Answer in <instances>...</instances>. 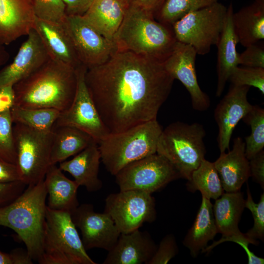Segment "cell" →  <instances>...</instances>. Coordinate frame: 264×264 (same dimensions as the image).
<instances>
[{
    "mask_svg": "<svg viewBox=\"0 0 264 264\" xmlns=\"http://www.w3.org/2000/svg\"><path fill=\"white\" fill-rule=\"evenodd\" d=\"M87 67L81 65L76 68L77 86L70 106L60 112L54 127L70 126L91 136L98 144L110 133L97 111L85 82ZM53 127V128H54Z\"/></svg>",
    "mask_w": 264,
    "mask_h": 264,
    "instance_id": "12",
    "label": "cell"
},
{
    "mask_svg": "<svg viewBox=\"0 0 264 264\" xmlns=\"http://www.w3.org/2000/svg\"><path fill=\"white\" fill-rule=\"evenodd\" d=\"M13 124L10 110L0 113V159L17 165Z\"/></svg>",
    "mask_w": 264,
    "mask_h": 264,
    "instance_id": "34",
    "label": "cell"
},
{
    "mask_svg": "<svg viewBox=\"0 0 264 264\" xmlns=\"http://www.w3.org/2000/svg\"><path fill=\"white\" fill-rule=\"evenodd\" d=\"M10 55L4 45L0 44V70L8 62Z\"/></svg>",
    "mask_w": 264,
    "mask_h": 264,
    "instance_id": "48",
    "label": "cell"
},
{
    "mask_svg": "<svg viewBox=\"0 0 264 264\" xmlns=\"http://www.w3.org/2000/svg\"><path fill=\"white\" fill-rule=\"evenodd\" d=\"M165 0H123L127 6L132 5L152 14L154 17Z\"/></svg>",
    "mask_w": 264,
    "mask_h": 264,
    "instance_id": "47",
    "label": "cell"
},
{
    "mask_svg": "<svg viewBox=\"0 0 264 264\" xmlns=\"http://www.w3.org/2000/svg\"><path fill=\"white\" fill-rule=\"evenodd\" d=\"M197 55L192 46L177 41L163 65L171 77L179 80L185 87L190 94L193 108L203 111L209 108L210 100L198 82L195 65Z\"/></svg>",
    "mask_w": 264,
    "mask_h": 264,
    "instance_id": "15",
    "label": "cell"
},
{
    "mask_svg": "<svg viewBox=\"0 0 264 264\" xmlns=\"http://www.w3.org/2000/svg\"><path fill=\"white\" fill-rule=\"evenodd\" d=\"M26 186L21 181L0 182V208L15 200L23 192Z\"/></svg>",
    "mask_w": 264,
    "mask_h": 264,
    "instance_id": "41",
    "label": "cell"
},
{
    "mask_svg": "<svg viewBox=\"0 0 264 264\" xmlns=\"http://www.w3.org/2000/svg\"><path fill=\"white\" fill-rule=\"evenodd\" d=\"M40 264H96L88 255L71 214L46 206Z\"/></svg>",
    "mask_w": 264,
    "mask_h": 264,
    "instance_id": "6",
    "label": "cell"
},
{
    "mask_svg": "<svg viewBox=\"0 0 264 264\" xmlns=\"http://www.w3.org/2000/svg\"><path fill=\"white\" fill-rule=\"evenodd\" d=\"M104 212L111 217L120 233L139 229L156 218L154 198L151 194L137 190H120L109 195Z\"/></svg>",
    "mask_w": 264,
    "mask_h": 264,
    "instance_id": "11",
    "label": "cell"
},
{
    "mask_svg": "<svg viewBox=\"0 0 264 264\" xmlns=\"http://www.w3.org/2000/svg\"><path fill=\"white\" fill-rule=\"evenodd\" d=\"M251 176L264 189V151L262 150L249 160Z\"/></svg>",
    "mask_w": 264,
    "mask_h": 264,
    "instance_id": "43",
    "label": "cell"
},
{
    "mask_svg": "<svg viewBox=\"0 0 264 264\" xmlns=\"http://www.w3.org/2000/svg\"><path fill=\"white\" fill-rule=\"evenodd\" d=\"M249 88L247 86L232 85L215 109L214 118L218 127L217 142L220 153L229 150L235 127L253 107L247 99Z\"/></svg>",
    "mask_w": 264,
    "mask_h": 264,
    "instance_id": "16",
    "label": "cell"
},
{
    "mask_svg": "<svg viewBox=\"0 0 264 264\" xmlns=\"http://www.w3.org/2000/svg\"><path fill=\"white\" fill-rule=\"evenodd\" d=\"M186 185L189 191H199L202 196L209 199L216 200L224 192L214 162L205 159L193 172Z\"/></svg>",
    "mask_w": 264,
    "mask_h": 264,
    "instance_id": "30",
    "label": "cell"
},
{
    "mask_svg": "<svg viewBox=\"0 0 264 264\" xmlns=\"http://www.w3.org/2000/svg\"><path fill=\"white\" fill-rule=\"evenodd\" d=\"M13 123H18L30 128L49 132L53 129L60 111L46 108H23L13 106L11 109Z\"/></svg>",
    "mask_w": 264,
    "mask_h": 264,
    "instance_id": "31",
    "label": "cell"
},
{
    "mask_svg": "<svg viewBox=\"0 0 264 264\" xmlns=\"http://www.w3.org/2000/svg\"><path fill=\"white\" fill-rule=\"evenodd\" d=\"M66 15L82 16L89 8L94 0H63Z\"/></svg>",
    "mask_w": 264,
    "mask_h": 264,
    "instance_id": "45",
    "label": "cell"
},
{
    "mask_svg": "<svg viewBox=\"0 0 264 264\" xmlns=\"http://www.w3.org/2000/svg\"><path fill=\"white\" fill-rule=\"evenodd\" d=\"M36 17L44 20L63 23L66 15L63 0H32Z\"/></svg>",
    "mask_w": 264,
    "mask_h": 264,
    "instance_id": "36",
    "label": "cell"
},
{
    "mask_svg": "<svg viewBox=\"0 0 264 264\" xmlns=\"http://www.w3.org/2000/svg\"><path fill=\"white\" fill-rule=\"evenodd\" d=\"M76 86V69L50 58L13 85L14 106L62 112L72 102Z\"/></svg>",
    "mask_w": 264,
    "mask_h": 264,
    "instance_id": "2",
    "label": "cell"
},
{
    "mask_svg": "<svg viewBox=\"0 0 264 264\" xmlns=\"http://www.w3.org/2000/svg\"><path fill=\"white\" fill-rule=\"evenodd\" d=\"M81 64L87 68L108 60L116 51L106 39L81 15H66L63 22Z\"/></svg>",
    "mask_w": 264,
    "mask_h": 264,
    "instance_id": "13",
    "label": "cell"
},
{
    "mask_svg": "<svg viewBox=\"0 0 264 264\" xmlns=\"http://www.w3.org/2000/svg\"><path fill=\"white\" fill-rule=\"evenodd\" d=\"M205 130L199 123H172L162 130L156 153L173 165L181 178L189 180L193 172L205 159Z\"/></svg>",
    "mask_w": 264,
    "mask_h": 264,
    "instance_id": "7",
    "label": "cell"
},
{
    "mask_svg": "<svg viewBox=\"0 0 264 264\" xmlns=\"http://www.w3.org/2000/svg\"><path fill=\"white\" fill-rule=\"evenodd\" d=\"M176 240L173 234L166 235L160 241L157 249L147 264H166L178 253Z\"/></svg>",
    "mask_w": 264,
    "mask_h": 264,
    "instance_id": "39",
    "label": "cell"
},
{
    "mask_svg": "<svg viewBox=\"0 0 264 264\" xmlns=\"http://www.w3.org/2000/svg\"><path fill=\"white\" fill-rule=\"evenodd\" d=\"M13 134L21 181L26 186L44 180L50 166L53 130H37L14 123Z\"/></svg>",
    "mask_w": 264,
    "mask_h": 264,
    "instance_id": "8",
    "label": "cell"
},
{
    "mask_svg": "<svg viewBox=\"0 0 264 264\" xmlns=\"http://www.w3.org/2000/svg\"><path fill=\"white\" fill-rule=\"evenodd\" d=\"M46 198L43 180L27 185L15 200L0 208V225L13 229L24 243L31 259L37 262L42 252Z\"/></svg>",
    "mask_w": 264,
    "mask_h": 264,
    "instance_id": "4",
    "label": "cell"
},
{
    "mask_svg": "<svg viewBox=\"0 0 264 264\" xmlns=\"http://www.w3.org/2000/svg\"><path fill=\"white\" fill-rule=\"evenodd\" d=\"M177 42L172 25L156 21L139 7L127 6L113 42L116 51H127L164 62Z\"/></svg>",
    "mask_w": 264,
    "mask_h": 264,
    "instance_id": "3",
    "label": "cell"
},
{
    "mask_svg": "<svg viewBox=\"0 0 264 264\" xmlns=\"http://www.w3.org/2000/svg\"><path fill=\"white\" fill-rule=\"evenodd\" d=\"M219 0H165L154 18L172 25L186 14L211 5Z\"/></svg>",
    "mask_w": 264,
    "mask_h": 264,
    "instance_id": "32",
    "label": "cell"
},
{
    "mask_svg": "<svg viewBox=\"0 0 264 264\" xmlns=\"http://www.w3.org/2000/svg\"><path fill=\"white\" fill-rule=\"evenodd\" d=\"M35 19L32 0H0V44L27 36Z\"/></svg>",
    "mask_w": 264,
    "mask_h": 264,
    "instance_id": "19",
    "label": "cell"
},
{
    "mask_svg": "<svg viewBox=\"0 0 264 264\" xmlns=\"http://www.w3.org/2000/svg\"><path fill=\"white\" fill-rule=\"evenodd\" d=\"M245 207L252 213L254 223L253 227L245 233L249 238L264 241V193L261 194L260 201L255 203L252 197L248 185Z\"/></svg>",
    "mask_w": 264,
    "mask_h": 264,
    "instance_id": "37",
    "label": "cell"
},
{
    "mask_svg": "<svg viewBox=\"0 0 264 264\" xmlns=\"http://www.w3.org/2000/svg\"><path fill=\"white\" fill-rule=\"evenodd\" d=\"M242 120L251 128V133L245 137L244 141L245 154L250 160L264 147V109L253 106Z\"/></svg>",
    "mask_w": 264,
    "mask_h": 264,
    "instance_id": "33",
    "label": "cell"
},
{
    "mask_svg": "<svg viewBox=\"0 0 264 264\" xmlns=\"http://www.w3.org/2000/svg\"><path fill=\"white\" fill-rule=\"evenodd\" d=\"M33 260L27 250L16 249L10 253L0 251V264H32Z\"/></svg>",
    "mask_w": 264,
    "mask_h": 264,
    "instance_id": "42",
    "label": "cell"
},
{
    "mask_svg": "<svg viewBox=\"0 0 264 264\" xmlns=\"http://www.w3.org/2000/svg\"><path fill=\"white\" fill-rule=\"evenodd\" d=\"M85 78L110 133L156 119L174 81L163 62L127 51H116L105 62L87 68Z\"/></svg>",
    "mask_w": 264,
    "mask_h": 264,
    "instance_id": "1",
    "label": "cell"
},
{
    "mask_svg": "<svg viewBox=\"0 0 264 264\" xmlns=\"http://www.w3.org/2000/svg\"><path fill=\"white\" fill-rule=\"evenodd\" d=\"M157 246L147 231L139 229L128 233H120L103 264H147Z\"/></svg>",
    "mask_w": 264,
    "mask_h": 264,
    "instance_id": "18",
    "label": "cell"
},
{
    "mask_svg": "<svg viewBox=\"0 0 264 264\" xmlns=\"http://www.w3.org/2000/svg\"><path fill=\"white\" fill-rule=\"evenodd\" d=\"M21 181L19 168L16 164L0 159V182Z\"/></svg>",
    "mask_w": 264,
    "mask_h": 264,
    "instance_id": "44",
    "label": "cell"
},
{
    "mask_svg": "<svg viewBox=\"0 0 264 264\" xmlns=\"http://www.w3.org/2000/svg\"><path fill=\"white\" fill-rule=\"evenodd\" d=\"M126 7L123 0H94L82 16L103 36L113 42Z\"/></svg>",
    "mask_w": 264,
    "mask_h": 264,
    "instance_id": "26",
    "label": "cell"
},
{
    "mask_svg": "<svg viewBox=\"0 0 264 264\" xmlns=\"http://www.w3.org/2000/svg\"><path fill=\"white\" fill-rule=\"evenodd\" d=\"M26 36L13 61L0 70V88L14 85L50 59L34 29H31Z\"/></svg>",
    "mask_w": 264,
    "mask_h": 264,
    "instance_id": "17",
    "label": "cell"
},
{
    "mask_svg": "<svg viewBox=\"0 0 264 264\" xmlns=\"http://www.w3.org/2000/svg\"><path fill=\"white\" fill-rule=\"evenodd\" d=\"M225 192L240 191L251 176L249 160L245 154L244 141L240 137L233 140V148L220 153L214 162Z\"/></svg>",
    "mask_w": 264,
    "mask_h": 264,
    "instance_id": "20",
    "label": "cell"
},
{
    "mask_svg": "<svg viewBox=\"0 0 264 264\" xmlns=\"http://www.w3.org/2000/svg\"><path fill=\"white\" fill-rule=\"evenodd\" d=\"M228 80L233 85L256 88L264 94V68L238 66L232 71Z\"/></svg>",
    "mask_w": 264,
    "mask_h": 264,
    "instance_id": "35",
    "label": "cell"
},
{
    "mask_svg": "<svg viewBox=\"0 0 264 264\" xmlns=\"http://www.w3.org/2000/svg\"><path fill=\"white\" fill-rule=\"evenodd\" d=\"M232 24L239 43L244 47L264 39V0H253L232 15Z\"/></svg>",
    "mask_w": 264,
    "mask_h": 264,
    "instance_id": "25",
    "label": "cell"
},
{
    "mask_svg": "<svg viewBox=\"0 0 264 264\" xmlns=\"http://www.w3.org/2000/svg\"><path fill=\"white\" fill-rule=\"evenodd\" d=\"M33 29L39 35L51 59L75 69L82 65L63 23L36 17Z\"/></svg>",
    "mask_w": 264,
    "mask_h": 264,
    "instance_id": "21",
    "label": "cell"
},
{
    "mask_svg": "<svg viewBox=\"0 0 264 264\" xmlns=\"http://www.w3.org/2000/svg\"><path fill=\"white\" fill-rule=\"evenodd\" d=\"M70 214L86 250L98 248L109 251L113 248L120 232L108 214L95 212L92 205L88 203L79 205Z\"/></svg>",
    "mask_w": 264,
    "mask_h": 264,
    "instance_id": "14",
    "label": "cell"
},
{
    "mask_svg": "<svg viewBox=\"0 0 264 264\" xmlns=\"http://www.w3.org/2000/svg\"><path fill=\"white\" fill-rule=\"evenodd\" d=\"M227 11L218 2L186 14L172 25L176 41L192 46L198 55L208 54L219 42Z\"/></svg>",
    "mask_w": 264,
    "mask_h": 264,
    "instance_id": "9",
    "label": "cell"
},
{
    "mask_svg": "<svg viewBox=\"0 0 264 264\" xmlns=\"http://www.w3.org/2000/svg\"><path fill=\"white\" fill-rule=\"evenodd\" d=\"M218 231L216 225L213 204L210 199L202 196L200 206L194 221L182 242L193 257H197L213 240Z\"/></svg>",
    "mask_w": 264,
    "mask_h": 264,
    "instance_id": "27",
    "label": "cell"
},
{
    "mask_svg": "<svg viewBox=\"0 0 264 264\" xmlns=\"http://www.w3.org/2000/svg\"><path fill=\"white\" fill-rule=\"evenodd\" d=\"M225 242H234L241 245L247 255L248 264H264V259L256 256L250 250L248 247L249 244L257 245L259 242L257 240L249 238L245 234L242 233L222 237L219 241L214 242L211 245L207 246L202 253L209 252L215 247Z\"/></svg>",
    "mask_w": 264,
    "mask_h": 264,
    "instance_id": "38",
    "label": "cell"
},
{
    "mask_svg": "<svg viewBox=\"0 0 264 264\" xmlns=\"http://www.w3.org/2000/svg\"><path fill=\"white\" fill-rule=\"evenodd\" d=\"M100 160L98 144L94 143L71 159L60 162L59 167L69 173L79 186H84L88 192H94L101 189L103 185L98 177Z\"/></svg>",
    "mask_w": 264,
    "mask_h": 264,
    "instance_id": "22",
    "label": "cell"
},
{
    "mask_svg": "<svg viewBox=\"0 0 264 264\" xmlns=\"http://www.w3.org/2000/svg\"><path fill=\"white\" fill-rule=\"evenodd\" d=\"M243 194L240 191L223 192L213 204V212L218 231L225 237L242 232L239 223L245 207Z\"/></svg>",
    "mask_w": 264,
    "mask_h": 264,
    "instance_id": "28",
    "label": "cell"
},
{
    "mask_svg": "<svg viewBox=\"0 0 264 264\" xmlns=\"http://www.w3.org/2000/svg\"><path fill=\"white\" fill-rule=\"evenodd\" d=\"M53 130L51 165L66 160L90 145L96 143L89 134L72 127L59 126L54 127Z\"/></svg>",
    "mask_w": 264,
    "mask_h": 264,
    "instance_id": "29",
    "label": "cell"
},
{
    "mask_svg": "<svg viewBox=\"0 0 264 264\" xmlns=\"http://www.w3.org/2000/svg\"><path fill=\"white\" fill-rule=\"evenodd\" d=\"M115 176L120 191L137 190L151 194L181 178L173 165L157 153L131 163Z\"/></svg>",
    "mask_w": 264,
    "mask_h": 264,
    "instance_id": "10",
    "label": "cell"
},
{
    "mask_svg": "<svg viewBox=\"0 0 264 264\" xmlns=\"http://www.w3.org/2000/svg\"><path fill=\"white\" fill-rule=\"evenodd\" d=\"M15 104L13 85L0 88V113L10 110Z\"/></svg>",
    "mask_w": 264,
    "mask_h": 264,
    "instance_id": "46",
    "label": "cell"
},
{
    "mask_svg": "<svg viewBox=\"0 0 264 264\" xmlns=\"http://www.w3.org/2000/svg\"><path fill=\"white\" fill-rule=\"evenodd\" d=\"M44 182L47 190L48 208L71 213L79 205L77 198L79 186L74 180L66 177L56 164L49 167Z\"/></svg>",
    "mask_w": 264,
    "mask_h": 264,
    "instance_id": "24",
    "label": "cell"
},
{
    "mask_svg": "<svg viewBox=\"0 0 264 264\" xmlns=\"http://www.w3.org/2000/svg\"><path fill=\"white\" fill-rule=\"evenodd\" d=\"M234 12L232 3L227 7V15L223 30L217 44L218 48L217 72V97L222 94L233 70L239 66V55L236 46L238 40L234 30L232 15Z\"/></svg>",
    "mask_w": 264,
    "mask_h": 264,
    "instance_id": "23",
    "label": "cell"
},
{
    "mask_svg": "<svg viewBox=\"0 0 264 264\" xmlns=\"http://www.w3.org/2000/svg\"><path fill=\"white\" fill-rule=\"evenodd\" d=\"M162 130L155 119L120 132L110 133L98 144L101 160L107 171L115 176L131 163L156 153Z\"/></svg>",
    "mask_w": 264,
    "mask_h": 264,
    "instance_id": "5",
    "label": "cell"
},
{
    "mask_svg": "<svg viewBox=\"0 0 264 264\" xmlns=\"http://www.w3.org/2000/svg\"><path fill=\"white\" fill-rule=\"evenodd\" d=\"M239 65L244 66L264 68V44H251L239 55Z\"/></svg>",
    "mask_w": 264,
    "mask_h": 264,
    "instance_id": "40",
    "label": "cell"
}]
</instances>
